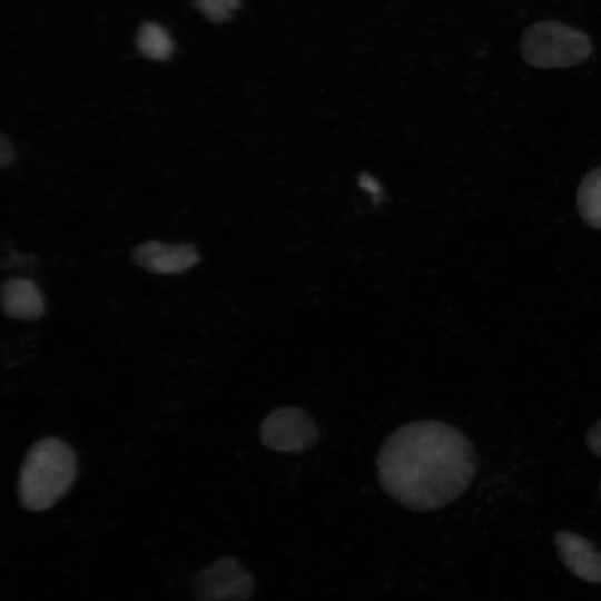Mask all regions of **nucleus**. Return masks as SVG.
Segmentation results:
<instances>
[{
  "label": "nucleus",
  "mask_w": 601,
  "mask_h": 601,
  "mask_svg": "<svg viewBox=\"0 0 601 601\" xmlns=\"http://www.w3.org/2000/svg\"><path fill=\"white\" fill-rule=\"evenodd\" d=\"M376 469L384 492L414 511H434L459 499L476 470L471 441L435 420L397 427L382 444Z\"/></svg>",
  "instance_id": "f257e3e1"
},
{
  "label": "nucleus",
  "mask_w": 601,
  "mask_h": 601,
  "mask_svg": "<svg viewBox=\"0 0 601 601\" xmlns=\"http://www.w3.org/2000/svg\"><path fill=\"white\" fill-rule=\"evenodd\" d=\"M75 475L76 457L68 444L55 437L35 443L20 469L21 504L30 511L50 508L67 492Z\"/></svg>",
  "instance_id": "f03ea898"
},
{
  "label": "nucleus",
  "mask_w": 601,
  "mask_h": 601,
  "mask_svg": "<svg viewBox=\"0 0 601 601\" xmlns=\"http://www.w3.org/2000/svg\"><path fill=\"white\" fill-rule=\"evenodd\" d=\"M592 50V41L587 33L556 20L531 24L520 41L522 59L542 69L577 66L587 60Z\"/></svg>",
  "instance_id": "7ed1b4c3"
},
{
  "label": "nucleus",
  "mask_w": 601,
  "mask_h": 601,
  "mask_svg": "<svg viewBox=\"0 0 601 601\" xmlns=\"http://www.w3.org/2000/svg\"><path fill=\"white\" fill-rule=\"evenodd\" d=\"M259 433L267 447L280 452L306 451L319 436L314 420L296 407L273 411L262 423Z\"/></svg>",
  "instance_id": "20e7f679"
},
{
  "label": "nucleus",
  "mask_w": 601,
  "mask_h": 601,
  "mask_svg": "<svg viewBox=\"0 0 601 601\" xmlns=\"http://www.w3.org/2000/svg\"><path fill=\"white\" fill-rule=\"evenodd\" d=\"M193 591L199 601H243L253 594L254 582L234 559L224 556L195 577Z\"/></svg>",
  "instance_id": "39448f33"
},
{
  "label": "nucleus",
  "mask_w": 601,
  "mask_h": 601,
  "mask_svg": "<svg viewBox=\"0 0 601 601\" xmlns=\"http://www.w3.org/2000/svg\"><path fill=\"white\" fill-rule=\"evenodd\" d=\"M132 257L136 264L155 274L184 273L199 262V254L193 245L164 244L156 240L138 245Z\"/></svg>",
  "instance_id": "423d86ee"
},
{
  "label": "nucleus",
  "mask_w": 601,
  "mask_h": 601,
  "mask_svg": "<svg viewBox=\"0 0 601 601\" xmlns=\"http://www.w3.org/2000/svg\"><path fill=\"white\" fill-rule=\"evenodd\" d=\"M554 543L571 572L585 581L601 582V553L591 541L570 531H559Z\"/></svg>",
  "instance_id": "0eeeda50"
},
{
  "label": "nucleus",
  "mask_w": 601,
  "mask_h": 601,
  "mask_svg": "<svg viewBox=\"0 0 601 601\" xmlns=\"http://www.w3.org/2000/svg\"><path fill=\"white\" fill-rule=\"evenodd\" d=\"M1 300L4 313L16 319L35 321L43 315L45 302L32 280L10 278L1 288Z\"/></svg>",
  "instance_id": "6e6552de"
},
{
  "label": "nucleus",
  "mask_w": 601,
  "mask_h": 601,
  "mask_svg": "<svg viewBox=\"0 0 601 601\" xmlns=\"http://www.w3.org/2000/svg\"><path fill=\"white\" fill-rule=\"evenodd\" d=\"M578 207L589 226L601 228V167L591 170L581 181Z\"/></svg>",
  "instance_id": "1a4fd4ad"
},
{
  "label": "nucleus",
  "mask_w": 601,
  "mask_h": 601,
  "mask_svg": "<svg viewBox=\"0 0 601 601\" xmlns=\"http://www.w3.org/2000/svg\"><path fill=\"white\" fill-rule=\"evenodd\" d=\"M136 41L141 55L154 60L169 58L174 49L168 32L154 22H147L140 27Z\"/></svg>",
  "instance_id": "9d476101"
},
{
  "label": "nucleus",
  "mask_w": 601,
  "mask_h": 601,
  "mask_svg": "<svg viewBox=\"0 0 601 601\" xmlns=\"http://www.w3.org/2000/svg\"><path fill=\"white\" fill-rule=\"evenodd\" d=\"M198 10L209 20L221 22L231 17L240 0H195Z\"/></svg>",
  "instance_id": "9b49d317"
},
{
  "label": "nucleus",
  "mask_w": 601,
  "mask_h": 601,
  "mask_svg": "<svg viewBox=\"0 0 601 601\" xmlns=\"http://www.w3.org/2000/svg\"><path fill=\"white\" fill-rule=\"evenodd\" d=\"M587 446L588 449L601 457V418L597 421L587 433Z\"/></svg>",
  "instance_id": "f8f14e48"
},
{
  "label": "nucleus",
  "mask_w": 601,
  "mask_h": 601,
  "mask_svg": "<svg viewBox=\"0 0 601 601\" xmlns=\"http://www.w3.org/2000/svg\"><path fill=\"white\" fill-rule=\"evenodd\" d=\"M14 159V149L11 142L2 135L0 140V162L1 167H7L12 164Z\"/></svg>",
  "instance_id": "ddd939ff"
},
{
  "label": "nucleus",
  "mask_w": 601,
  "mask_h": 601,
  "mask_svg": "<svg viewBox=\"0 0 601 601\" xmlns=\"http://www.w3.org/2000/svg\"><path fill=\"white\" fill-rule=\"evenodd\" d=\"M599 494L601 496V481H600V484H599Z\"/></svg>",
  "instance_id": "4468645a"
}]
</instances>
